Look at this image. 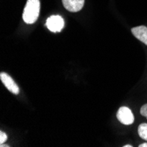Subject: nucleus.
I'll use <instances>...</instances> for the list:
<instances>
[{
	"mask_svg": "<svg viewBox=\"0 0 147 147\" xmlns=\"http://www.w3.org/2000/svg\"><path fill=\"white\" fill-rule=\"evenodd\" d=\"M39 0H28L23 11V20L26 24H34L36 22L40 13Z\"/></svg>",
	"mask_w": 147,
	"mask_h": 147,
	"instance_id": "nucleus-1",
	"label": "nucleus"
},
{
	"mask_svg": "<svg viewBox=\"0 0 147 147\" xmlns=\"http://www.w3.org/2000/svg\"><path fill=\"white\" fill-rule=\"evenodd\" d=\"M46 26L49 31L53 33H58L62 31L64 26L63 19L59 15H53L50 16L46 22Z\"/></svg>",
	"mask_w": 147,
	"mask_h": 147,
	"instance_id": "nucleus-2",
	"label": "nucleus"
},
{
	"mask_svg": "<svg viewBox=\"0 0 147 147\" xmlns=\"http://www.w3.org/2000/svg\"><path fill=\"white\" fill-rule=\"evenodd\" d=\"M117 119L120 123L125 125H129L134 123V115L131 110L127 107H122L117 112Z\"/></svg>",
	"mask_w": 147,
	"mask_h": 147,
	"instance_id": "nucleus-3",
	"label": "nucleus"
},
{
	"mask_svg": "<svg viewBox=\"0 0 147 147\" xmlns=\"http://www.w3.org/2000/svg\"><path fill=\"white\" fill-rule=\"evenodd\" d=\"M0 78H1V81L4 84V86L11 93H13V94H19V92H20V87L14 82V80H13L7 73L1 72V73H0Z\"/></svg>",
	"mask_w": 147,
	"mask_h": 147,
	"instance_id": "nucleus-4",
	"label": "nucleus"
},
{
	"mask_svg": "<svg viewBox=\"0 0 147 147\" xmlns=\"http://www.w3.org/2000/svg\"><path fill=\"white\" fill-rule=\"evenodd\" d=\"M62 1L64 8L71 12L79 11L85 4V0H62Z\"/></svg>",
	"mask_w": 147,
	"mask_h": 147,
	"instance_id": "nucleus-5",
	"label": "nucleus"
},
{
	"mask_svg": "<svg viewBox=\"0 0 147 147\" xmlns=\"http://www.w3.org/2000/svg\"><path fill=\"white\" fill-rule=\"evenodd\" d=\"M131 32L137 39L147 45V28L145 26H139L133 28L131 29Z\"/></svg>",
	"mask_w": 147,
	"mask_h": 147,
	"instance_id": "nucleus-6",
	"label": "nucleus"
},
{
	"mask_svg": "<svg viewBox=\"0 0 147 147\" xmlns=\"http://www.w3.org/2000/svg\"><path fill=\"white\" fill-rule=\"evenodd\" d=\"M139 137L144 140H147V123H142L138 126Z\"/></svg>",
	"mask_w": 147,
	"mask_h": 147,
	"instance_id": "nucleus-7",
	"label": "nucleus"
},
{
	"mask_svg": "<svg viewBox=\"0 0 147 147\" xmlns=\"http://www.w3.org/2000/svg\"><path fill=\"white\" fill-rule=\"evenodd\" d=\"M6 140H7V135L5 132L0 131V144H4Z\"/></svg>",
	"mask_w": 147,
	"mask_h": 147,
	"instance_id": "nucleus-8",
	"label": "nucleus"
},
{
	"mask_svg": "<svg viewBox=\"0 0 147 147\" xmlns=\"http://www.w3.org/2000/svg\"><path fill=\"white\" fill-rule=\"evenodd\" d=\"M140 113L143 116L147 118V104H145L142 107L141 109H140Z\"/></svg>",
	"mask_w": 147,
	"mask_h": 147,
	"instance_id": "nucleus-9",
	"label": "nucleus"
},
{
	"mask_svg": "<svg viewBox=\"0 0 147 147\" xmlns=\"http://www.w3.org/2000/svg\"><path fill=\"white\" fill-rule=\"evenodd\" d=\"M139 147H147V143H144V144H141L139 145Z\"/></svg>",
	"mask_w": 147,
	"mask_h": 147,
	"instance_id": "nucleus-10",
	"label": "nucleus"
},
{
	"mask_svg": "<svg viewBox=\"0 0 147 147\" xmlns=\"http://www.w3.org/2000/svg\"><path fill=\"white\" fill-rule=\"evenodd\" d=\"M124 147H132V145H130V144H126V145H124Z\"/></svg>",
	"mask_w": 147,
	"mask_h": 147,
	"instance_id": "nucleus-11",
	"label": "nucleus"
}]
</instances>
